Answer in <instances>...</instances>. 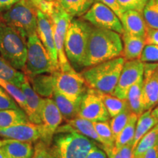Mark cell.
<instances>
[{
    "mask_svg": "<svg viewBox=\"0 0 158 158\" xmlns=\"http://www.w3.org/2000/svg\"><path fill=\"white\" fill-rule=\"evenodd\" d=\"M122 35L114 31L92 27L83 67L89 68L122 56Z\"/></svg>",
    "mask_w": 158,
    "mask_h": 158,
    "instance_id": "obj_1",
    "label": "cell"
},
{
    "mask_svg": "<svg viewBox=\"0 0 158 158\" xmlns=\"http://www.w3.org/2000/svg\"><path fill=\"white\" fill-rule=\"evenodd\" d=\"M123 56L89 67L82 76L90 88L105 94H113L125 62Z\"/></svg>",
    "mask_w": 158,
    "mask_h": 158,
    "instance_id": "obj_2",
    "label": "cell"
},
{
    "mask_svg": "<svg viewBox=\"0 0 158 158\" xmlns=\"http://www.w3.org/2000/svg\"><path fill=\"white\" fill-rule=\"evenodd\" d=\"M40 10L48 15L52 21L59 70L70 71L74 70L67 58L64 51L65 36L68 26L73 17L67 13L56 0L53 2L45 1L42 9Z\"/></svg>",
    "mask_w": 158,
    "mask_h": 158,
    "instance_id": "obj_3",
    "label": "cell"
},
{
    "mask_svg": "<svg viewBox=\"0 0 158 158\" xmlns=\"http://www.w3.org/2000/svg\"><path fill=\"white\" fill-rule=\"evenodd\" d=\"M92 27L87 21L79 19H73L69 24L64 39V51L72 67H83Z\"/></svg>",
    "mask_w": 158,
    "mask_h": 158,
    "instance_id": "obj_4",
    "label": "cell"
},
{
    "mask_svg": "<svg viewBox=\"0 0 158 158\" xmlns=\"http://www.w3.org/2000/svg\"><path fill=\"white\" fill-rule=\"evenodd\" d=\"M27 39L0 19V56L19 70L25 68Z\"/></svg>",
    "mask_w": 158,
    "mask_h": 158,
    "instance_id": "obj_5",
    "label": "cell"
},
{
    "mask_svg": "<svg viewBox=\"0 0 158 158\" xmlns=\"http://www.w3.org/2000/svg\"><path fill=\"white\" fill-rule=\"evenodd\" d=\"M37 7L29 0H19L3 11L0 19L27 39L30 35L37 33Z\"/></svg>",
    "mask_w": 158,
    "mask_h": 158,
    "instance_id": "obj_6",
    "label": "cell"
},
{
    "mask_svg": "<svg viewBox=\"0 0 158 158\" xmlns=\"http://www.w3.org/2000/svg\"><path fill=\"white\" fill-rule=\"evenodd\" d=\"M51 152L54 158H86L95 143L77 132L55 134Z\"/></svg>",
    "mask_w": 158,
    "mask_h": 158,
    "instance_id": "obj_7",
    "label": "cell"
},
{
    "mask_svg": "<svg viewBox=\"0 0 158 158\" xmlns=\"http://www.w3.org/2000/svg\"><path fill=\"white\" fill-rule=\"evenodd\" d=\"M27 55L24 70L27 77L53 73L58 71L54 68L48 52L37 33L27 38Z\"/></svg>",
    "mask_w": 158,
    "mask_h": 158,
    "instance_id": "obj_8",
    "label": "cell"
},
{
    "mask_svg": "<svg viewBox=\"0 0 158 158\" xmlns=\"http://www.w3.org/2000/svg\"><path fill=\"white\" fill-rule=\"evenodd\" d=\"M55 90L73 102H79L87 90V84L75 70L54 72Z\"/></svg>",
    "mask_w": 158,
    "mask_h": 158,
    "instance_id": "obj_9",
    "label": "cell"
},
{
    "mask_svg": "<svg viewBox=\"0 0 158 158\" xmlns=\"http://www.w3.org/2000/svg\"><path fill=\"white\" fill-rule=\"evenodd\" d=\"M83 19L94 27L114 31L121 35L124 31L118 15L110 7L100 2L95 1L92 4L83 15Z\"/></svg>",
    "mask_w": 158,
    "mask_h": 158,
    "instance_id": "obj_10",
    "label": "cell"
},
{
    "mask_svg": "<svg viewBox=\"0 0 158 158\" xmlns=\"http://www.w3.org/2000/svg\"><path fill=\"white\" fill-rule=\"evenodd\" d=\"M77 116L92 122L108 121L110 118L98 91L92 88L86 90L81 99Z\"/></svg>",
    "mask_w": 158,
    "mask_h": 158,
    "instance_id": "obj_11",
    "label": "cell"
},
{
    "mask_svg": "<svg viewBox=\"0 0 158 158\" xmlns=\"http://www.w3.org/2000/svg\"><path fill=\"white\" fill-rule=\"evenodd\" d=\"M41 119L40 141L49 146L52 142L57 128L60 126L63 120L60 110L51 98H43Z\"/></svg>",
    "mask_w": 158,
    "mask_h": 158,
    "instance_id": "obj_12",
    "label": "cell"
},
{
    "mask_svg": "<svg viewBox=\"0 0 158 158\" xmlns=\"http://www.w3.org/2000/svg\"><path fill=\"white\" fill-rule=\"evenodd\" d=\"M143 70L144 63L140 59L126 60L112 95L122 100H127V93L130 87L143 78Z\"/></svg>",
    "mask_w": 158,
    "mask_h": 158,
    "instance_id": "obj_13",
    "label": "cell"
},
{
    "mask_svg": "<svg viewBox=\"0 0 158 158\" xmlns=\"http://www.w3.org/2000/svg\"><path fill=\"white\" fill-rule=\"evenodd\" d=\"M37 34L40 40L48 52L53 64L56 70H59L58 56L55 45L52 21L48 15L37 9Z\"/></svg>",
    "mask_w": 158,
    "mask_h": 158,
    "instance_id": "obj_14",
    "label": "cell"
},
{
    "mask_svg": "<svg viewBox=\"0 0 158 158\" xmlns=\"http://www.w3.org/2000/svg\"><path fill=\"white\" fill-rule=\"evenodd\" d=\"M143 91L145 110L158 104V63H144Z\"/></svg>",
    "mask_w": 158,
    "mask_h": 158,
    "instance_id": "obj_15",
    "label": "cell"
},
{
    "mask_svg": "<svg viewBox=\"0 0 158 158\" xmlns=\"http://www.w3.org/2000/svg\"><path fill=\"white\" fill-rule=\"evenodd\" d=\"M0 136L23 142H35L40 139V124L28 122L0 130Z\"/></svg>",
    "mask_w": 158,
    "mask_h": 158,
    "instance_id": "obj_16",
    "label": "cell"
},
{
    "mask_svg": "<svg viewBox=\"0 0 158 158\" xmlns=\"http://www.w3.org/2000/svg\"><path fill=\"white\" fill-rule=\"evenodd\" d=\"M21 89L25 94L27 105L25 113L28 116L29 121L36 124H41L43 98H40L33 89L27 77L24 83L21 85Z\"/></svg>",
    "mask_w": 158,
    "mask_h": 158,
    "instance_id": "obj_17",
    "label": "cell"
},
{
    "mask_svg": "<svg viewBox=\"0 0 158 158\" xmlns=\"http://www.w3.org/2000/svg\"><path fill=\"white\" fill-rule=\"evenodd\" d=\"M70 132H77L90 138L92 141L98 142L101 145L102 144V139L97 133L93 122L89 120L78 117V116L67 120L66 124L64 125L59 126L55 134L70 133Z\"/></svg>",
    "mask_w": 158,
    "mask_h": 158,
    "instance_id": "obj_18",
    "label": "cell"
},
{
    "mask_svg": "<svg viewBox=\"0 0 158 158\" xmlns=\"http://www.w3.org/2000/svg\"><path fill=\"white\" fill-rule=\"evenodd\" d=\"M124 31L135 36L146 38L147 25L142 13L136 10H126L120 18Z\"/></svg>",
    "mask_w": 158,
    "mask_h": 158,
    "instance_id": "obj_19",
    "label": "cell"
},
{
    "mask_svg": "<svg viewBox=\"0 0 158 158\" xmlns=\"http://www.w3.org/2000/svg\"><path fill=\"white\" fill-rule=\"evenodd\" d=\"M122 39L123 43L122 56L125 60L139 59L146 45L145 38L135 36L124 31L123 35H122Z\"/></svg>",
    "mask_w": 158,
    "mask_h": 158,
    "instance_id": "obj_20",
    "label": "cell"
},
{
    "mask_svg": "<svg viewBox=\"0 0 158 158\" xmlns=\"http://www.w3.org/2000/svg\"><path fill=\"white\" fill-rule=\"evenodd\" d=\"M1 148L7 158H31L34 152L31 142H23L6 138Z\"/></svg>",
    "mask_w": 158,
    "mask_h": 158,
    "instance_id": "obj_21",
    "label": "cell"
},
{
    "mask_svg": "<svg viewBox=\"0 0 158 158\" xmlns=\"http://www.w3.org/2000/svg\"><path fill=\"white\" fill-rule=\"evenodd\" d=\"M27 78L31 87L39 95L43 98H51L53 96L55 89L54 73L37 75L27 77Z\"/></svg>",
    "mask_w": 158,
    "mask_h": 158,
    "instance_id": "obj_22",
    "label": "cell"
},
{
    "mask_svg": "<svg viewBox=\"0 0 158 158\" xmlns=\"http://www.w3.org/2000/svg\"><path fill=\"white\" fill-rule=\"evenodd\" d=\"M127 101L130 109L136 115L140 116L146 111L143 91V78L138 80L130 87L127 93Z\"/></svg>",
    "mask_w": 158,
    "mask_h": 158,
    "instance_id": "obj_23",
    "label": "cell"
},
{
    "mask_svg": "<svg viewBox=\"0 0 158 158\" xmlns=\"http://www.w3.org/2000/svg\"><path fill=\"white\" fill-rule=\"evenodd\" d=\"M158 124V119L154 117L152 114V109L144 111L143 114L138 116L137 123H136L135 135L133 141V145L135 149L138 141L144 135Z\"/></svg>",
    "mask_w": 158,
    "mask_h": 158,
    "instance_id": "obj_24",
    "label": "cell"
},
{
    "mask_svg": "<svg viewBox=\"0 0 158 158\" xmlns=\"http://www.w3.org/2000/svg\"><path fill=\"white\" fill-rule=\"evenodd\" d=\"M28 122V116L22 108L0 110V130Z\"/></svg>",
    "mask_w": 158,
    "mask_h": 158,
    "instance_id": "obj_25",
    "label": "cell"
},
{
    "mask_svg": "<svg viewBox=\"0 0 158 158\" xmlns=\"http://www.w3.org/2000/svg\"><path fill=\"white\" fill-rule=\"evenodd\" d=\"M52 97L59 110H60L63 118L68 120L78 116L80 102H76L71 101L55 89Z\"/></svg>",
    "mask_w": 158,
    "mask_h": 158,
    "instance_id": "obj_26",
    "label": "cell"
},
{
    "mask_svg": "<svg viewBox=\"0 0 158 158\" xmlns=\"http://www.w3.org/2000/svg\"><path fill=\"white\" fill-rule=\"evenodd\" d=\"M0 78L21 88V85L27 79V76L13 68L9 62L0 56Z\"/></svg>",
    "mask_w": 158,
    "mask_h": 158,
    "instance_id": "obj_27",
    "label": "cell"
},
{
    "mask_svg": "<svg viewBox=\"0 0 158 158\" xmlns=\"http://www.w3.org/2000/svg\"><path fill=\"white\" fill-rule=\"evenodd\" d=\"M59 5L73 17L81 16L94 2L89 0H56Z\"/></svg>",
    "mask_w": 158,
    "mask_h": 158,
    "instance_id": "obj_28",
    "label": "cell"
},
{
    "mask_svg": "<svg viewBox=\"0 0 158 158\" xmlns=\"http://www.w3.org/2000/svg\"><path fill=\"white\" fill-rule=\"evenodd\" d=\"M138 117V116L135 114H131L127 123L116 138L114 145L116 147H122L126 144L133 143Z\"/></svg>",
    "mask_w": 158,
    "mask_h": 158,
    "instance_id": "obj_29",
    "label": "cell"
},
{
    "mask_svg": "<svg viewBox=\"0 0 158 158\" xmlns=\"http://www.w3.org/2000/svg\"><path fill=\"white\" fill-rule=\"evenodd\" d=\"M158 143V124L152 128L138 141L133 151V158H139L141 155Z\"/></svg>",
    "mask_w": 158,
    "mask_h": 158,
    "instance_id": "obj_30",
    "label": "cell"
},
{
    "mask_svg": "<svg viewBox=\"0 0 158 158\" xmlns=\"http://www.w3.org/2000/svg\"><path fill=\"white\" fill-rule=\"evenodd\" d=\"M98 92L106 106L110 118L116 116L122 110L129 107L127 100H122L112 94L102 93L98 91Z\"/></svg>",
    "mask_w": 158,
    "mask_h": 158,
    "instance_id": "obj_31",
    "label": "cell"
},
{
    "mask_svg": "<svg viewBox=\"0 0 158 158\" xmlns=\"http://www.w3.org/2000/svg\"><path fill=\"white\" fill-rule=\"evenodd\" d=\"M142 14L148 27L158 29V0H148Z\"/></svg>",
    "mask_w": 158,
    "mask_h": 158,
    "instance_id": "obj_32",
    "label": "cell"
},
{
    "mask_svg": "<svg viewBox=\"0 0 158 158\" xmlns=\"http://www.w3.org/2000/svg\"><path fill=\"white\" fill-rule=\"evenodd\" d=\"M94 127L100 138L102 141V146L111 147L115 143V137L110 128L109 120L105 122H93Z\"/></svg>",
    "mask_w": 158,
    "mask_h": 158,
    "instance_id": "obj_33",
    "label": "cell"
},
{
    "mask_svg": "<svg viewBox=\"0 0 158 158\" xmlns=\"http://www.w3.org/2000/svg\"><path fill=\"white\" fill-rule=\"evenodd\" d=\"M0 86L5 89L6 92L10 95L12 98L15 100V101L17 102L19 107L24 110L27 108L26 105V98L25 94L21 90V88L18 87L15 85L13 84L12 83L6 81L5 80L0 78Z\"/></svg>",
    "mask_w": 158,
    "mask_h": 158,
    "instance_id": "obj_34",
    "label": "cell"
},
{
    "mask_svg": "<svg viewBox=\"0 0 158 158\" xmlns=\"http://www.w3.org/2000/svg\"><path fill=\"white\" fill-rule=\"evenodd\" d=\"M102 149L108 158H133L134 147L133 143H128L122 147H116L115 145L111 147H103Z\"/></svg>",
    "mask_w": 158,
    "mask_h": 158,
    "instance_id": "obj_35",
    "label": "cell"
},
{
    "mask_svg": "<svg viewBox=\"0 0 158 158\" xmlns=\"http://www.w3.org/2000/svg\"><path fill=\"white\" fill-rule=\"evenodd\" d=\"M132 113L133 112L128 107L120 112L119 114H118L116 116L112 117L111 119L109 121L110 128H111L115 139L122 129L124 127V126L126 125V124L127 123L128 119H129Z\"/></svg>",
    "mask_w": 158,
    "mask_h": 158,
    "instance_id": "obj_36",
    "label": "cell"
},
{
    "mask_svg": "<svg viewBox=\"0 0 158 158\" xmlns=\"http://www.w3.org/2000/svg\"><path fill=\"white\" fill-rule=\"evenodd\" d=\"M139 59L143 63H158V45L146 44Z\"/></svg>",
    "mask_w": 158,
    "mask_h": 158,
    "instance_id": "obj_37",
    "label": "cell"
},
{
    "mask_svg": "<svg viewBox=\"0 0 158 158\" xmlns=\"http://www.w3.org/2000/svg\"><path fill=\"white\" fill-rule=\"evenodd\" d=\"M122 12L126 10H136L142 13L148 0H117Z\"/></svg>",
    "mask_w": 158,
    "mask_h": 158,
    "instance_id": "obj_38",
    "label": "cell"
},
{
    "mask_svg": "<svg viewBox=\"0 0 158 158\" xmlns=\"http://www.w3.org/2000/svg\"><path fill=\"white\" fill-rule=\"evenodd\" d=\"M19 105L15 100L0 86V110L17 109Z\"/></svg>",
    "mask_w": 158,
    "mask_h": 158,
    "instance_id": "obj_39",
    "label": "cell"
},
{
    "mask_svg": "<svg viewBox=\"0 0 158 158\" xmlns=\"http://www.w3.org/2000/svg\"><path fill=\"white\" fill-rule=\"evenodd\" d=\"M31 158H54L48 146L42 141L37 142L35 146L34 152Z\"/></svg>",
    "mask_w": 158,
    "mask_h": 158,
    "instance_id": "obj_40",
    "label": "cell"
},
{
    "mask_svg": "<svg viewBox=\"0 0 158 158\" xmlns=\"http://www.w3.org/2000/svg\"><path fill=\"white\" fill-rule=\"evenodd\" d=\"M95 1L100 2L104 4L105 5L110 7L118 15V17L120 19L123 12H122L121 7H120L119 5H118L117 0H95Z\"/></svg>",
    "mask_w": 158,
    "mask_h": 158,
    "instance_id": "obj_41",
    "label": "cell"
},
{
    "mask_svg": "<svg viewBox=\"0 0 158 158\" xmlns=\"http://www.w3.org/2000/svg\"><path fill=\"white\" fill-rule=\"evenodd\" d=\"M145 40L146 44L158 45V29H152L147 27Z\"/></svg>",
    "mask_w": 158,
    "mask_h": 158,
    "instance_id": "obj_42",
    "label": "cell"
},
{
    "mask_svg": "<svg viewBox=\"0 0 158 158\" xmlns=\"http://www.w3.org/2000/svg\"><path fill=\"white\" fill-rule=\"evenodd\" d=\"M86 158H108V157L103 150L99 149L94 145Z\"/></svg>",
    "mask_w": 158,
    "mask_h": 158,
    "instance_id": "obj_43",
    "label": "cell"
},
{
    "mask_svg": "<svg viewBox=\"0 0 158 158\" xmlns=\"http://www.w3.org/2000/svg\"><path fill=\"white\" fill-rule=\"evenodd\" d=\"M139 158H158V143L145 152Z\"/></svg>",
    "mask_w": 158,
    "mask_h": 158,
    "instance_id": "obj_44",
    "label": "cell"
},
{
    "mask_svg": "<svg viewBox=\"0 0 158 158\" xmlns=\"http://www.w3.org/2000/svg\"><path fill=\"white\" fill-rule=\"evenodd\" d=\"M19 0H0V13L8 9Z\"/></svg>",
    "mask_w": 158,
    "mask_h": 158,
    "instance_id": "obj_45",
    "label": "cell"
},
{
    "mask_svg": "<svg viewBox=\"0 0 158 158\" xmlns=\"http://www.w3.org/2000/svg\"><path fill=\"white\" fill-rule=\"evenodd\" d=\"M29 1L31 2L38 10L42 8L43 4L45 2V0H29Z\"/></svg>",
    "mask_w": 158,
    "mask_h": 158,
    "instance_id": "obj_46",
    "label": "cell"
},
{
    "mask_svg": "<svg viewBox=\"0 0 158 158\" xmlns=\"http://www.w3.org/2000/svg\"><path fill=\"white\" fill-rule=\"evenodd\" d=\"M152 114L154 117L158 119V104L155 106V108L152 109Z\"/></svg>",
    "mask_w": 158,
    "mask_h": 158,
    "instance_id": "obj_47",
    "label": "cell"
},
{
    "mask_svg": "<svg viewBox=\"0 0 158 158\" xmlns=\"http://www.w3.org/2000/svg\"><path fill=\"white\" fill-rule=\"evenodd\" d=\"M0 158H7L5 156V152H4L2 149L1 147H0Z\"/></svg>",
    "mask_w": 158,
    "mask_h": 158,
    "instance_id": "obj_48",
    "label": "cell"
},
{
    "mask_svg": "<svg viewBox=\"0 0 158 158\" xmlns=\"http://www.w3.org/2000/svg\"><path fill=\"white\" fill-rule=\"evenodd\" d=\"M6 140H7V139H6V138H5V140H1V139H0V147H2L4 145V144H5V143L6 142Z\"/></svg>",
    "mask_w": 158,
    "mask_h": 158,
    "instance_id": "obj_49",
    "label": "cell"
},
{
    "mask_svg": "<svg viewBox=\"0 0 158 158\" xmlns=\"http://www.w3.org/2000/svg\"><path fill=\"white\" fill-rule=\"evenodd\" d=\"M45 1H46V2H53V1H54V0H45Z\"/></svg>",
    "mask_w": 158,
    "mask_h": 158,
    "instance_id": "obj_50",
    "label": "cell"
},
{
    "mask_svg": "<svg viewBox=\"0 0 158 158\" xmlns=\"http://www.w3.org/2000/svg\"><path fill=\"white\" fill-rule=\"evenodd\" d=\"M89 1H91V2H94V0H89Z\"/></svg>",
    "mask_w": 158,
    "mask_h": 158,
    "instance_id": "obj_51",
    "label": "cell"
}]
</instances>
